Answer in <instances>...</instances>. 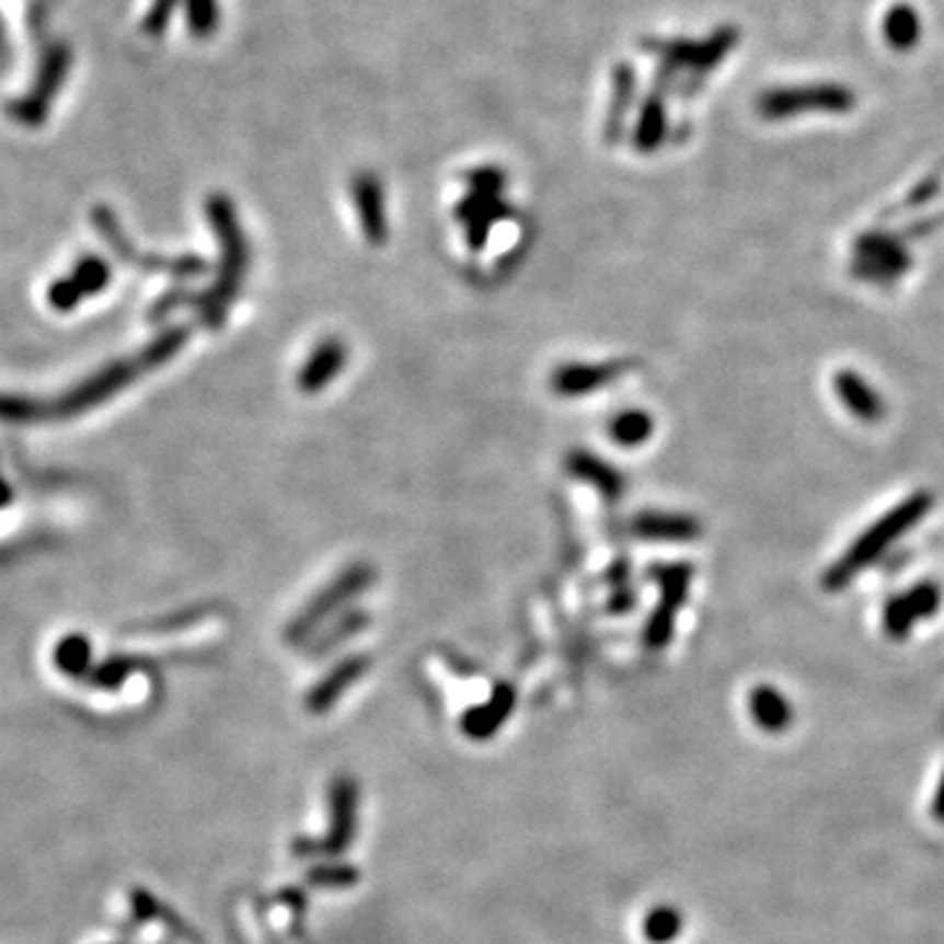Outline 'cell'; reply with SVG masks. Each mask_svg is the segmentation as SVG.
<instances>
[{
    "label": "cell",
    "mask_w": 944,
    "mask_h": 944,
    "mask_svg": "<svg viewBox=\"0 0 944 944\" xmlns=\"http://www.w3.org/2000/svg\"><path fill=\"white\" fill-rule=\"evenodd\" d=\"M750 719L767 733H784L795 719L793 703L774 684H756L748 693Z\"/></svg>",
    "instance_id": "obj_12"
},
{
    "label": "cell",
    "mask_w": 944,
    "mask_h": 944,
    "mask_svg": "<svg viewBox=\"0 0 944 944\" xmlns=\"http://www.w3.org/2000/svg\"><path fill=\"white\" fill-rule=\"evenodd\" d=\"M139 370H145V365L139 360H118L103 368L100 373L88 378L84 383H79L77 389H71L61 402L53 407V412L61 417L79 415V412H88L97 404L108 402V399L122 391L124 385H129L139 376Z\"/></svg>",
    "instance_id": "obj_5"
},
{
    "label": "cell",
    "mask_w": 944,
    "mask_h": 944,
    "mask_svg": "<svg viewBox=\"0 0 944 944\" xmlns=\"http://www.w3.org/2000/svg\"><path fill=\"white\" fill-rule=\"evenodd\" d=\"M887 37L895 48H910L919 37V22L908 9H897L887 19Z\"/></svg>",
    "instance_id": "obj_29"
},
{
    "label": "cell",
    "mask_w": 944,
    "mask_h": 944,
    "mask_svg": "<svg viewBox=\"0 0 944 944\" xmlns=\"http://www.w3.org/2000/svg\"><path fill=\"white\" fill-rule=\"evenodd\" d=\"M511 706H515V690H511L509 684H498L485 706H475L468 711V716H464L462 722L464 733L470 737H477V740H481V737H491L507 722Z\"/></svg>",
    "instance_id": "obj_15"
},
{
    "label": "cell",
    "mask_w": 944,
    "mask_h": 944,
    "mask_svg": "<svg viewBox=\"0 0 944 944\" xmlns=\"http://www.w3.org/2000/svg\"><path fill=\"white\" fill-rule=\"evenodd\" d=\"M208 210V221L216 231L218 247H221V263H218V278L205 295L192 299L199 308V318L210 329H218L226 321V310L234 302L242 286L244 270H247L250 255L247 242H244L242 226H239L234 203L223 195H212L205 205Z\"/></svg>",
    "instance_id": "obj_1"
},
{
    "label": "cell",
    "mask_w": 944,
    "mask_h": 944,
    "mask_svg": "<svg viewBox=\"0 0 944 944\" xmlns=\"http://www.w3.org/2000/svg\"><path fill=\"white\" fill-rule=\"evenodd\" d=\"M509 216L507 203H504L498 192H481L472 189L470 197H464L457 208V218L464 226V237L472 250L483 247L488 242L491 226Z\"/></svg>",
    "instance_id": "obj_7"
},
{
    "label": "cell",
    "mask_w": 944,
    "mask_h": 944,
    "mask_svg": "<svg viewBox=\"0 0 944 944\" xmlns=\"http://www.w3.org/2000/svg\"><path fill=\"white\" fill-rule=\"evenodd\" d=\"M654 430H656L654 415H648V412L643 410H624L620 415L611 417L609 423L611 438H614L617 447H624V449L643 447V444L654 436Z\"/></svg>",
    "instance_id": "obj_19"
},
{
    "label": "cell",
    "mask_w": 944,
    "mask_h": 944,
    "mask_svg": "<svg viewBox=\"0 0 944 944\" xmlns=\"http://www.w3.org/2000/svg\"><path fill=\"white\" fill-rule=\"evenodd\" d=\"M373 580H376V572L370 564H352V567L344 569L342 575L329 585V588L312 598L302 614L289 624V630H286V641L289 643L308 641V637L315 633V630L321 628L331 614L342 611L349 601H355L357 596L365 594Z\"/></svg>",
    "instance_id": "obj_3"
},
{
    "label": "cell",
    "mask_w": 944,
    "mask_h": 944,
    "mask_svg": "<svg viewBox=\"0 0 944 944\" xmlns=\"http://www.w3.org/2000/svg\"><path fill=\"white\" fill-rule=\"evenodd\" d=\"M53 664L61 675L71 680H84L92 671V646L84 635H66L64 641L56 643L53 651Z\"/></svg>",
    "instance_id": "obj_20"
},
{
    "label": "cell",
    "mask_w": 944,
    "mask_h": 944,
    "mask_svg": "<svg viewBox=\"0 0 944 944\" xmlns=\"http://www.w3.org/2000/svg\"><path fill=\"white\" fill-rule=\"evenodd\" d=\"M352 199H355L365 239L370 244H383L389 237V218H385L381 182L373 174L355 176L352 179Z\"/></svg>",
    "instance_id": "obj_9"
},
{
    "label": "cell",
    "mask_w": 944,
    "mask_h": 944,
    "mask_svg": "<svg viewBox=\"0 0 944 944\" xmlns=\"http://www.w3.org/2000/svg\"><path fill=\"white\" fill-rule=\"evenodd\" d=\"M932 507H934V496L929 494V491H916V494H910L906 502H900L897 507L889 509L887 515L871 525L866 533H861L853 543H850V549L832 564V567L824 572L821 577L824 590H829V594L845 590L853 577L861 575L863 569H868L871 562L879 560L897 538L910 533V530H913L916 525L932 511Z\"/></svg>",
    "instance_id": "obj_2"
},
{
    "label": "cell",
    "mask_w": 944,
    "mask_h": 944,
    "mask_svg": "<svg viewBox=\"0 0 944 944\" xmlns=\"http://www.w3.org/2000/svg\"><path fill=\"white\" fill-rule=\"evenodd\" d=\"M365 624H368V614H365V611H360V609L344 611V614L338 617L336 628H331L329 633L321 635V641H318V646H315L318 654H329V651L338 646V643L349 641L352 635L360 633Z\"/></svg>",
    "instance_id": "obj_26"
},
{
    "label": "cell",
    "mask_w": 944,
    "mask_h": 944,
    "mask_svg": "<svg viewBox=\"0 0 944 944\" xmlns=\"http://www.w3.org/2000/svg\"><path fill=\"white\" fill-rule=\"evenodd\" d=\"M853 274L857 278H863V281H874V284L895 281V276L889 274V270H884L882 265H874V263H868V261H857V257H855V263H853Z\"/></svg>",
    "instance_id": "obj_33"
},
{
    "label": "cell",
    "mask_w": 944,
    "mask_h": 944,
    "mask_svg": "<svg viewBox=\"0 0 944 944\" xmlns=\"http://www.w3.org/2000/svg\"><path fill=\"white\" fill-rule=\"evenodd\" d=\"M916 622L919 620H916L913 609H910L906 596L900 594L889 598L887 607H884V633L893 637V641H908L910 633H913Z\"/></svg>",
    "instance_id": "obj_24"
},
{
    "label": "cell",
    "mask_w": 944,
    "mask_h": 944,
    "mask_svg": "<svg viewBox=\"0 0 944 944\" xmlns=\"http://www.w3.org/2000/svg\"><path fill=\"white\" fill-rule=\"evenodd\" d=\"M567 470L572 475L577 477V481L594 485V488L601 494L603 498H609V502H614V498L622 496L624 491V475L617 468H611L609 462H603L601 457L590 454V451H572L567 457Z\"/></svg>",
    "instance_id": "obj_13"
},
{
    "label": "cell",
    "mask_w": 944,
    "mask_h": 944,
    "mask_svg": "<svg viewBox=\"0 0 944 944\" xmlns=\"http://www.w3.org/2000/svg\"><path fill=\"white\" fill-rule=\"evenodd\" d=\"M906 601L910 603V609H913L916 620H932L936 617V611L942 607V588L934 580H921L916 585H910L906 590Z\"/></svg>",
    "instance_id": "obj_25"
},
{
    "label": "cell",
    "mask_w": 944,
    "mask_h": 944,
    "mask_svg": "<svg viewBox=\"0 0 944 944\" xmlns=\"http://www.w3.org/2000/svg\"><path fill=\"white\" fill-rule=\"evenodd\" d=\"M633 71L630 69H622L617 71V97H614V113H611V135H614L617 129H620V118H622V113H624V108H628V100L633 97Z\"/></svg>",
    "instance_id": "obj_32"
},
{
    "label": "cell",
    "mask_w": 944,
    "mask_h": 944,
    "mask_svg": "<svg viewBox=\"0 0 944 944\" xmlns=\"http://www.w3.org/2000/svg\"><path fill=\"white\" fill-rule=\"evenodd\" d=\"M71 278L84 297H95L111 284V265L100 257H82L71 270Z\"/></svg>",
    "instance_id": "obj_23"
},
{
    "label": "cell",
    "mask_w": 944,
    "mask_h": 944,
    "mask_svg": "<svg viewBox=\"0 0 944 944\" xmlns=\"http://www.w3.org/2000/svg\"><path fill=\"white\" fill-rule=\"evenodd\" d=\"M9 498H11L9 485H5L3 477H0V507H5V504H9Z\"/></svg>",
    "instance_id": "obj_35"
},
{
    "label": "cell",
    "mask_w": 944,
    "mask_h": 944,
    "mask_svg": "<svg viewBox=\"0 0 944 944\" xmlns=\"http://www.w3.org/2000/svg\"><path fill=\"white\" fill-rule=\"evenodd\" d=\"M184 342H187V329H184V325H174V329L163 331L161 336L152 338L148 347L142 349V355H139V362L145 365V370L158 368V365L169 362L171 357L184 347Z\"/></svg>",
    "instance_id": "obj_22"
},
{
    "label": "cell",
    "mask_w": 944,
    "mask_h": 944,
    "mask_svg": "<svg viewBox=\"0 0 944 944\" xmlns=\"http://www.w3.org/2000/svg\"><path fill=\"white\" fill-rule=\"evenodd\" d=\"M630 362H569L556 368L551 376V389L560 396H583L590 391H598L601 385L614 383Z\"/></svg>",
    "instance_id": "obj_6"
},
{
    "label": "cell",
    "mask_w": 944,
    "mask_h": 944,
    "mask_svg": "<svg viewBox=\"0 0 944 944\" xmlns=\"http://www.w3.org/2000/svg\"><path fill=\"white\" fill-rule=\"evenodd\" d=\"M84 295L79 291V286L74 284V278H58V281L50 284L48 289V302L56 308L58 312H69L74 310L79 302H82Z\"/></svg>",
    "instance_id": "obj_31"
},
{
    "label": "cell",
    "mask_w": 944,
    "mask_h": 944,
    "mask_svg": "<svg viewBox=\"0 0 944 944\" xmlns=\"http://www.w3.org/2000/svg\"><path fill=\"white\" fill-rule=\"evenodd\" d=\"M344 365H347V347H344L342 338H325V342H321L310 352L308 362L299 370V391L318 394V391H323L325 385L342 373Z\"/></svg>",
    "instance_id": "obj_10"
},
{
    "label": "cell",
    "mask_w": 944,
    "mask_h": 944,
    "mask_svg": "<svg viewBox=\"0 0 944 944\" xmlns=\"http://www.w3.org/2000/svg\"><path fill=\"white\" fill-rule=\"evenodd\" d=\"M661 137H664V111L654 100V103L646 105L641 122H637L635 145L641 150H656V145L661 142Z\"/></svg>",
    "instance_id": "obj_28"
},
{
    "label": "cell",
    "mask_w": 944,
    "mask_h": 944,
    "mask_svg": "<svg viewBox=\"0 0 944 944\" xmlns=\"http://www.w3.org/2000/svg\"><path fill=\"white\" fill-rule=\"evenodd\" d=\"M834 394L840 396V402L845 404L850 415L857 417L861 423H882L887 417V404L884 396L871 385L866 378L855 370H837L832 378Z\"/></svg>",
    "instance_id": "obj_8"
},
{
    "label": "cell",
    "mask_w": 944,
    "mask_h": 944,
    "mask_svg": "<svg viewBox=\"0 0 944 944\" xmlns=\"http://www.w3.org/2000/svg\"><path fill=\"white\" fill-rule=\"evenodd\" d=\"M135 669H137L135 659H126V656H113V659L97 664V667H92L88 680H90V684H95V688L113 690V688H118V684H122Z\"/></svg>",
    "instance_id": "obj_27"
},
{
    "label": "cell",
    "mask_w": 944,
    "mask_h": 944,
    "mask_svg": "<svg viewBox=\"0 0 944 944\" xmlns=\"http://www.w3.org/2000/svg\"><path fill=\"white\" fill-rule=\"evenodd\" d=\"M189 30L197 37H208L218 30V3L216 0H187Z\"/></svg>",
    "instance_id": "obj_30"
},
{
    "label": "cell",
    "mask_w": 944,
    "mask_h": 944,
    "mask_svg": "<svg viewBox=\"0 0 944 944\" xmlns=\"http://www.w3.org/2000/svg\"><path fill=\"white\" fill-rule=\"evenodd\" d=\"M855 257L857 261H868L874 265H882L884 270H889L895 278L902 276L910 268V255L906 244L900 239L889 234H866L855 242Z\"/></svg>",
    "instance_id": "obj_16"
},
{
    "label": "cell",
    "mask_w": 944,
    "mask_h": 944,
    "mask_svg": "<svg viewBox=\"0 0 944 944\" xmlns=\"http://www.w3.org/2000/svg\"><path fill=\"white\" fill-rule=\"evenodd\" d=\"M633 533L648 541H695L701 538V520L682 511H643L633 520Z\"/></svg>",
    "instance_id": "obj_11"
},
{
    "label": "cell",
    "mask_w": 944,
    "mask_h": 944,
    "mask_svg": "<svg viewBox=\"0 0 944 944\" xmlns=\"http://www.w3.org/2000/svg\"><path fill=\"white\" fill-rule=\"evenodd\" d=\"M801 100L806 103H819V108H850V95L842 90H806V92H774L763 100V113L767 116H787V113L801 111Z\"/></svg>",
    "instance_id": "obj_17"
},
{
    "label": "cell",
    "mask_w": 944,
    "mask_h": 944,
    "mask_svg": "<svg viewBox=\"0 0 944 944\" xmlns=\"http://www.w3.org/2000/svg\"><path fill=\"white\" fill-rule=\"evenodd\" d=\"M682 913L671 906H659L643 919V936L651 944H669L682 934Z\"/></svg>",
    "instance_id": "obj_21"
},
{
    "label": "cell",
    "mask_w": 944,
    "mask_h": 944,
    "mask_svg": "<svg viewBox=\"0 0 944 944\" xmlns=\"http://www.w3.org/2000/svg\"><path fill=\"white\" fill-rule=\"evenodd\" d=\"M651 577L661 585L659 607L646 624V643L651 648H664L675 635V622L680 614L684 598H688L690 580L695 577L693 564H656L651 569Z\"/></svg>",
    "instance_id": "obj_4"
},
{
    "label": "cell",
    "mask_w": 944,
    "mask_h": 944,
    "mask_svg": "<svg viewBox=\"0 0 944 944\" xmlns=\"http://www.w3.org/2000/svg\"><path fill=\"white\" fill-rule=\"evenodd\" d=\"M932 814H934V816H936V819H940V821H944V774H942V780H940V784H936L934 803H932Z\"/></svg>",
    "instance_id": "obj_34"
},
{
    "label": "cell",
    "mask_w": 944,
    "mask_h": 944,
    "mask_svg": "<svg viewBox=\"0 0 944 944\" xmlns=\"http://www.w3.org/2000/svg\"><path fill=\"white\" fill-rule=\"evenodd\" d=\"M355 784L349 780H338L334 784V829L325 837L323 850L338 853V850L349 845V837L355 832Z\"/></svg>",
    "instance_id": "obj_18"
},
{
    "label": "cell",
    "mask_w": 944,
    "mask_h": 944,
    "mask_svg": "<svg viewBox=\"0 0 944 944\" xmlns=\"http://www.w3.org/2000/svg\"><path fill=\"white\" fill-rule=\"evenodd\" d=\"M365 669H368V659H365V656H349V659H344L336 669H331L329 675L312 688V693L308 698V709L315 711V714L329 711L352 682L360 680Z\"/></svg>",
    "instance_id": "obj_14"
}]
</instances>
